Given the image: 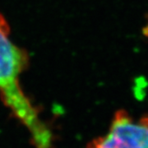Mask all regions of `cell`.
Instances as JSON below:
<instances>
[{
  "mask_svg": "<svg viewBox=\"0 0 148 148\" xmlns=\"http://www.w3.org/2000/svg\"><path fill=\"white\" fill-rule=\"evenodd\" d=\"M86 148H148V121L145 117L137 121L126 111H118L108 132Z\"/></svg>",
  "mask_w": 148,
  "mask_h": 148,
  "instance_id": "2",
  "label": "cell"
},
{
  "mask_svg": "<svg viewBox=\"0 0 148 148\" xmlns=\"http://www.w3.org/2000/svg\"><path fill=\"white\" fill-rule=\"evenodd\" d=\"M145 34L148 35V27H146V29H145Z\"/></svg>",
  "mask_w": 148,
  "mask_h": 148,
  "instance_id": "3",
  "label": "cell"
},
{
  "mask_svg": "<svg viewBox=\"0 0 148 148\" xmlns=\"http://www.w3.org/2000/svg\"><path fill=\"white\" fill-rule=\"evenodd\" d=\"M9 24L0 12V95L14 115L29 129L37 148H51L52 135L40 121L20 86V75L29 64L27 52L11 41Z\"/></svg>",
  "mask_w": 148,
  "mask_h": 148,
  "instance_id": "1",
  "label": "cell"
},
{
  "mask_svg": "<svg viewBox=\"0 0 148 148\" xmlns=\"http://www.w3.org/2000/svg\"><path fill=\"white\" fill-rule=\"evenodd\" d=\"M145 118L147 119V121H148V116H146V117H145Z\"/></svg>",
  "mask_w": 148,
  "mask_h": 148,
  "instance_id": "4",
  "label": "cell"
}]
</instances>
